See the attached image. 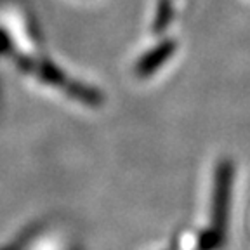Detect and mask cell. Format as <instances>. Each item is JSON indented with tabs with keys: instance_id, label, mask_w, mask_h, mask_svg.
<instances>
[{
	"instance_id": "obj_1",
	"label": "cell",
	"mask_w": 250,
	"mask_h": 250,
	"mask_svg": "<svg viewBox=\"0 0 250 250\" xmlns=\"http://www.w3.org/2000/svg\"><path fill=\"white\" fill-rule=\"evenodd\" d=\"M231 181H233V165L229 162H221L215 174L214 200H212V229L202 236L200 250H214L223 243L228 212H229Z\"/></svg>"
},
{
	"instance_id": "obj_2",
	"label": "cell",
	"mask_w": 250,
	"mask_h": 250,
	"mask_svg": "<svg viewBox=\"0 0 250 250\" xmlns=\"http://www.w3.org/2000/svg\"><path fill=\"white\" fill-rule=\"evenodd\" d=\"M174 49H176L174 42L168 40V42H164L162 45L156 47L155 51H149L145 58L137 62L136 73L139 75V77H148V75H151L153 71L158 70V68H160L162 64L170 58L172 52H174Z\"/></svg>"
}]
</instances>
